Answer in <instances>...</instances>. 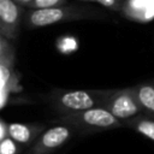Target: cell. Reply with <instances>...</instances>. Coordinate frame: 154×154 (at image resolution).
Masks as SVG:
<instances>
[{
	"label": "cell",
	"instance_id": "obj_8",
	"mask_svg": "<svg viewBox=\"0 0 154 154\" xmlns=\"http://www.w3.org/2000/svg\"><path fill=\"white\" fill-rule=\"evenodd\" d=\"M119 13L131 20L149 22L154 18V0H124Z\"/></svg>",
	"mask_w": 154,
	"mask_h": 154
},
{
	"label": "cell",
	"instance_id": "obj_7",
	"mask_svg": "<svg viewBox=\"0 0 154 154\" xmlns=\"http://www.w3.org/2000/svg\"><path fill=\"white\" fill-rule=\"evenodd\" d=\"M12 41L0 36V71H1V107L6 103V91L10 90L11 77L13 72L14 49L11 45Z\"/></svg>",
	"mask_w": 154,
	"mask_h": 154
},
{
	"label": "cell",
	"instance_id": "obj_11",
	"mask_svg": "<svg viewBox=\"0 0 154 154\" xmlns=\"http://www.w3.org/2000/svg\"><path fill=\"white\" fill-rule=\"evenodd\" d=\"M124 126L126 128H130L132 130H135L136 132L143 135L144 137L154 141V119L143 114V113H140L135 117H132L131 119L126 120L123 123Z\"/></svg>",
	"mask_w": 154,
	"mask_h": 154
},
{
	"label": "cell",
	"instance_id": "obj_5",
	"mask_svg": "<svg viewBox=\"0 0 154 154\" xmlns=\"http://www.w3.org/2000/svg\"><path fill=\"white\" fill-rule=\"evenodd\" d=\"M75 129L69 125L57 124L47 128L36 140L31 143L26 154H51L58 148L63 147L75 134Z\"/></svg>",
	"mask_w": 154,
	"mask_h": 154
},
{
	"label": "cell",
	"instance_id": "obj_9",
	"mask_svg": "<svg viewBox=\"0 0 154 154\" xmlns=\"http://www.w3.org/2000/svg\"><path fill=\"white\" fill-rule=\"evenodd\" d=\"M8 136L22 144L34 143L35 140L46 130L45 124H24V123H10L6 125Z\"/></svg>",
	"mask_w": 154,
	"mask_h": 154
},
{
	"label": "cell",
	"instance_id": "obj_4",
	"mask_svg": "<svg viewBox=\"0 0 154 154\" xmlns=\"http://www.w3.org/2000/svg\"><path fill=\"white\" fill-rule=\"evenodd\" d=\"M101 107L111 112L123 123L142 113L132 87L123 89H111V93L105 99Z\"/></svg>",
	"mask_w": 154,
	"mask_h": 154
},
{
	"label": "cell",
	"instance_id": "obj_12",
	"mask_svg": "<svg viewBox=\"0 0 154 154\" xmlns=\"http://www.w3.org/2000/svg\"><path fill=\"white\" fill-rule=\"evenodd\" d=\"M69 4V0H32L28 8L29 10H42V8H52Z\"/></svg>",
	"mask_w": 154,
	"mask_h": 154
},
{
	"label": "cell",
	"instance_id": "obj_13",
	"mask_svg": "<svg viewBox=\"0 0 154 154\" xmlns=\"http://www.w3.org/2000/svg\"><path fill=\"white\" fill-rule=\"evenodd\" d=\"M123 2H124V0H96V4L103 6L107 10L114 11V12H120Z\"/></svg>",
	"mask_w": 154,
	"mask_h": 154
},
{
	"label": "cell",
	"instance_id": "obj_1",
	"mask_svg": "<svg viewBox=\"0 0 154 154\" xmlns=\"http://www.w3.org/2000/svg\"><path fill=\"white\" fill-rule=\"evenodd\" d=\"M106 13L93 6L85 4H66L58 7L52 8H42V10H28L25 11L23 25L25 29H37L53 24L72 22V20H82V19H100L105 18Z\"/></svg>",
	"mask_w": 154,
	"mask_h": 154
},
{
	"label": "cell",
	"instance_id": "obj_6",
	"mask_svg": "<svg viewBox=\"0 0 154 154\" xmlns=\"http://www.w3.org/2000/svg\"><path fill=\"white\" fill-rule=\"evenodd\" d=\"M25 7L13 0H0V36L16 41L24 19Z\"/></svg>",
	"mask_w": 154,
	"mask_h": 154
},
{
	"label": "cell",
	"instance_id": "obj_2",
	"mask_svg": "<svg viewBox=\"0 0 154 154\" xmlns=\"http://www.w3.org/2000/svg\"><path fill=\"white\" fill-rule=\"evenodd\" d=\"M109 93L111 89H54L49 94V102L57 112L67 114L101 107Z\"/></svg>",
	"mask_w": 154,
	"mask_h": 154
},
{
	"label": "cell",
	"instance_id": "obj_3",
	"mask_svg": "<svg viewBox=\"0 0 154 154\" xmlns=\"http://www.w3.org/2000/svg\"><path fill=\"white\" fill-rule=\"evenodd\" d=\"M53 123L69 125L81 132L102 131L124 126L123 122L102 107H93L84 111L61 114Z\"/></svg>",
	"mask_w": 154,
	"mask_h": 154
},
{
	"label": "cell",
	"instance_id": "obj_10",
	"mask_svg": "<svg viewBox=\"0 0 154 154\" xmlns=\"http://www.w3.org/2000/svg\"><path fill=\"white\" fill-rule=\"evenodd\" d=\"M132 88L142 113L154 119V81L138 83Z\"/></svg>",
	"mask_w": 154,
	"mask_h": 154
},
{
	"label": "cell",
	"instance_id": "obj_15",
	"mask_svg": "<svg viewBox=\"0 0 154 154\" xmlns=\"http://www.w3.org/2000/svg\"><path fill=\"white\" fill-rule=\"evenodd\" d=\"M82 2H89V4H96V0H79Z\"/></svg>",
	"mask_w": 154,
	"mask_h": 154
},
{
	"label": "cell",
	"instance_id": "obj_14",
	"mask_svg": "<svg viewBox=\"0 0 154 154\" xmlns=\"http://www.w3.org/2000/svg\"><path fill=\"white\" fill-rule=\"evenodd\" d=\"M13 1H16L17 4H19V5L23 6V7H28L29 4H30L32 0H13Z\"/></svg>",
	"mask_w": 154,
	"mask_h": 154
}]
</instances>
